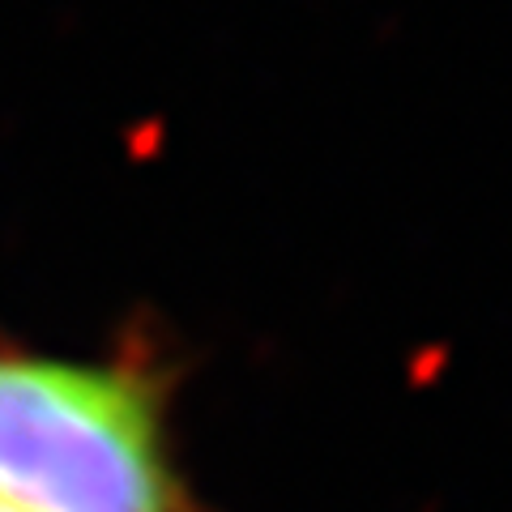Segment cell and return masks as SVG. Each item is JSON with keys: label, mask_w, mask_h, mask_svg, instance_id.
<instances>
[{"label": "cell", "mask_w": 512, "mask_h": 512, "mask_svg": "<svg viewBox=\"0 0 512 512\" xmlns=\"http://www.w3.org/2000/svg\"><path fill=\"white\" fill-rule=\"evenodd\" d=\"M0 512H180L158 380L0 346Z\"/></svg>", "instance_id": "6da1fadb"}]
</instances>
